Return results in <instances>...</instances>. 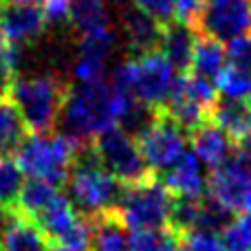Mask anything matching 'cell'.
Segmentation results:
<instances>
[{
    "mask_svg": "<svg viewBox=\"0 0 251 251\" xmlns=\"http://www.w3.org/2000/svg\"><path fill=\"white\" fill-rule=\"evenodd\" d=\"M132 101L134 97L115 84L95 82L69 86L60 117V122H64V134L77 148L88 146L106 130L122 124Z\"/></svg>",
    "mask_w": 251,
    "mask_h": 251,
    "instance_id": "1",
    "label": "cell"
},
{
    "mask_svg": "<svg viewBox=\"0 0 251 251\" xmlns=\"http://www.w3.org/2000/svg\"><path fill=\"white\" fill-rule=\"evenodd\" d=\"M66 187L73 207L88 221L104 212L119 209L126 192L124 183L100 163L93 143L77 150L73 168L66 178Z\"/></svg>",
    "mask_w": 251,
    "mask_h": 251,
    "instance_id": "2",
    "label": "cell"
},
{
    "mask_svg": "<svg viewBox=\"0 0 251 251\" xmlns=\"http://www.w3.org/2000/svg\"><path fill=\"white\" fill-rule=\"evenodd\" d=\"M178 75L181 73H176L163 53L150 51L122 62L113 75V84L150 108H163L176 86Z\"/></svg>",
    "mask_w": 251,
    "mask_h": 251,
    "instance_id": "3",
    "label": "cell"
},
{
    "mask_svg": "<svg viewBox=\"0 0 251 251\" xmlns=\"http://www.w3.org/2000/svg\"><path fill=\"white\" fill-rule=\"evenodd\" d=\"M69 86L71 84L57 75L18 77L11 100L20 110L26 128L33 130V134L55 132Z\"/></svg>",
    "mask_w": 251,
    "mask_h": 251,
    "instance_id": "4",
    "label": "cell"
},
{
    "mask_svg": "<svg viewBox=\"0 0 251 251\" xmlns=\"http://www.w3.org/2000/svg\"><path fill=\"white\" fill-rule=\"evenodd\" d=\"M79 148L62 134H33L22 141L16 150V163L29 178L49 181L53 185L66 183L69 172L73 168L75 154Z\"/></svg>",
    "mask_w": 251,
    "mask_h": 251,
    "instance_id": "5",
    "label": "cell"
},
{
    "mask_svg": "<svg viewBox=\"0 0 251 251\" xmlns=\"http://www.w3.org/2000/svg\"><path fill=\"white\" fill-rule=\"evenodd\" d=\"M174 194L163 185L159 176L152 174L150 178L128 185L124 192L119 214L126 227L130 229H159L170 225Z\"/></svg>",
    "mask_w": 251,
    "mask_h": 251,
    "instance_id": "6",
    "label": "cell"
},
{
    "mask_svg": "<svg viewBox=\"0 0 251 251\" xmlns=\"http://www.w3.org/2000/svg\"><path fill=\"white\" fill-rule=\"evenodd\" d=\"M93 150H95L100 163L115 178H119L126 187L137 185V183L152 176L150 168L143 161L141 148H139L137 139L130 137L119 126H115V128L106 130L104 134H100L93 141Z\"/></svg>",
    "mask_w": 251,
    "mask_h": 251,
    "instance_id": "7",
    "label": "cell"
},
{
    "mask_svg": "<svg viewBox=\"0 0 251 251\" xmlns=\"http://www.w3.org/2000/svg\"><path fill=\"white\" fill-rule=\"evenodd\" d=\"M187 132L176 122H172L163 108H156V117L152 126L137 139L146 165L152 174H163L172 168L187 152Z\"/></svg>",
    "mask_w": 251,
    "mask_h": 251,
    "instance_id": "8",
    "label": "cell"
},
{
    "mask_svg": "<svg viewBox=\"0 0 251 251\" xmlns=\"http://www.w3.org/2000/svg\"><path fill=\"white\" fill-rule=\"evenodd\" d=\"M207 192L216 203L234 212H249L251 209V163L231 154L227 163L212 170L207 181Z\"/></svg>",
    "mask_w": 251,
    "mask_h": 251,
    "instance_id": "9",
    "label": "cell"
},
{
    "mask_svg": "<svg viewBox=\"0 0 251 251\" xmlns=\"http://www.w3.org/2000/svg\"><path fill=\"white\" fill-rule=\"evenodd\" d=\"M196 33L218 42H231L251 33V0H205Z\"/></svg>",
    "mask_w": 251,
    "mask_h": 251,
    "instance_id": "10",
    "label": "cell"
},
{
    "mask_svg": "<svg viewBox=\"0 0 251 251\" xmlns=\"http://www.w3.org/2000/svg\"><path fill=\"white\" fill-rule=\"evenodd\" d=\"M47 29V18L38 4L31 2H0V31L7 44L22 47L35 42Z\"/></svg>",
    "mask_w": 251,
    "mask_h": 251,
    "instance_id": "11",
    "label": "cell"
},
{
    "mask_svg": "<svg viewBox=\"0 0 251 251\" xmlns=\"http://www.w3.org/2000/svg\"><path fill=\"white\" fill-rule=\"evenodd\" d=\"M156 176V174H154ZM163 185L178 199H205L207 192V178L203 174V163L194 152L187 150L172 168H168L163 174H159Z\"/></svg>",
    "mask_w": 251,
    "mask_h": 251,
    "instance_id": "12",
    "label": "cell"
},
{
    "mask_svg": "<svg viewBox=\"0 0 251 251\" xmlns=\"http://www.w3.org/2000/svg\"><path fill=\"white\" fill-rule=\"evenodd\" d=\"M124 35L128 42L130 57H139L150 51H159L163 25H159L154 18H150L132 4L124 11Z\"/></svg>",
    "mask_w": 251,
    "mask_h": 251,
    "instance_id": "13",
    "label": "cell"
},
{
    "mask_svg": "<svg viewBox=\"0 0 251 251\" xmlns=\"http://www.w3.org/2000/svg\"><path fill=\"white\" fill-rule=\"evenodd\" d=\"M192 148H194V154L199 156L201 163L216 170L231 159L236 143L216 124H212L207 119L201 128H196L192 132Z\"/></svg>",
    "mask_w": 251,
    "mask_h": 251,
    "instance_id": "14",
    "label": "cell"
},
{
    "mask_svg": "<svg viewBox=\"0 0 251 251\" xmlns=\"http://www.w3.org/2000/svg\"><path fill=\"white\" fill-rule=\"evenodd\" d=\"M196 40L199 33L194 29L185 25H172L163 26V35H161V44L159 51L165 55V60L176 69V73L185 75L192 69V60H194V49H196Z\"/></svg>",
    "mask_w": 251,
    "mask_h": 251,
    "instance_id": "15",
    "label": "cell"
},
{
    "mask_svg": "<svg viewBox=\"0 0 251 251\" xmlns=\"http://www.w3.org/2000/svg\"><path fill=\"white\" fill-rule=\"evenodd\" d=\"M88 251H132L130 234L119 209L104 212L91 218V243Z\"/></svg>",
    "mask_w": 251,
    "mask_h": 251,
    "instance_id": "16",
    "label": "cell"
},
{
    "mask_svg": "<svg viewBox=\"0 0 251 251\" xmlns=\"http://www.w3.org/2000/svg\"><path fill=\"white\" fill-rule=\"evenodd\" d=\"M209 122L216 124L234 143L251 139V104L245 100H223L209 113Z\"/></svg>",
    "mask_w": 251,
    "mask_h": 251,
    "instance_id": "17",
    "label": "cell"
},
{
    "mask_svg": "<svg viewBox=\"0 0 251 251\" xmlns=\"http://www.w3.org/2000/svg\"><path fill=\"white\" fill-rule=\"evenodd\" d=\"M225 66H227V49L223 47V42L209 38V35H199L190 73L216 82V77L223 73Z\"/></svg>",
    "mask_w": 251,
    "mask_h": 251,
    "instance_id": "18",
    "label": "cell"
},
{
    "mask_svg": "<svg viewBox=\"0 0 251 251\" xmlns=\"http://www.w3.org/2000/svg\"><path fill=\"white\" fill-rule=\"evenodd\" d=\"M29 137L25 119L11 97H0V156H11Z\"/></svg>",
    "mask_w": 251,
    "mask_h": 251,
    "instance_id": "19",
    "label": "cell"
},
{
    "mask_svg": "<svg viewBox=\"0 0 251 251\" xmlns=\"http://www.w3.org/2000/svg\"><path fill=\"white\" fill-rule=\"evenodd\" d=\"M0 245L2 251H51V240L26 216L0 236Z\"/></svg>",
    "mask_w": 251,
    "mask_h": 251,
    "instance_id": "20",
    "label": "cell"
},
{
    "mask_svg": "<svg viewBox=\"0 0 251 251\" xmlns=\"http://www.w3.org/2000/svg\"><path fill=\"white\" fill-rule=\"evenodd\" d=\"M69 22L79 35L95 29L110 26L108 7L106 0H71V18Z\"/></svg>",
    "mask_w": 251,
    "mask_h": 251,
    "instance_id": "21",
    "label": "cell"
},
{
    "mask_svg": "<svg viewBox=\"0 0 251 251\" xmlns=\"http://www.w3.org/2000/svg\"><path fill=\"white\" fill-rule=\"evenodd\" d=\"M57 194H60L57 185H53V183L40 181V178H29V181L22 185L20 199H18V209H20L26 218H33L35 214L42 212Z\"/></svg>",
    "mask_w": 251,
    "mask_h": 251,
    "instance_id": "22",
    "label": "cell"
},
{
    "mask_svg": "<svg viewBox=\"0 0 251 251\" xmlns=\"http://www.w3.org/2000/svg\"><path fill=\"white\" fill-rule=\"evenodd\" d=\"M181 236L172 227L159 229H134L130 234V249L132 251H178Z\"/></svg>",
    "mask_w": 251,
    "mask_h": 251,
    "instance_id": "23",
    "label": "cell"
},
{
    "mask_svg": "<svg viewBox=\"0 0 251 251\" xmlns=\"http://www.w3.org/2000/svg\"><path fill=\"white\" fill-rule=\"evenodd\" d=\"M22 170L11 156H0V207H18L22 192Z\"/></svg>",
    "mask_w": 251,
    "mask_h": 251,
    "instance_id": "24",
    "label": "cell"
},
{
    "mask_svg": "<svg viewBox=\"0 0 251 251\" xmlns=\"http://www.w3.org/2000/svg\"><path fill=\"white\" fill-rule=\"evenodd\" d=\"M221 240L225 251H251V209L231 218L229 225L223 229Z\"/></svg>",
    "mask_w": 251,
    "mask_h": 251,
    "instance_id": "25",
    "label": "cell"
},
{
    "mask_svg": "<svg viewBox=\"0 0 251 251\" xmlns=\"http://www.w3.org/2000/svg\"><path fill=\"white\" fill-rule=\"evenodd\" d=\"M216 88L225 100H245L251 95V75L227 64L216 77Z\"/></svg>",
    "mask_w": 251,
    "mask_h": 251,
    "instance_id": "26",
    "label": "cell"
},
{
    "mask_svg": "<svg viewBox=\"0 0 251 251\" xmlns=\"http://www.w3.org/2000/svg\"><path fill=\"white\" fill-rule=\"evenodd\" d=\"M20 71V47L4 44L0 51V97H11Z\"/></svg>",
    "mask_w": 251,
    "mask_h": 251,
    "instance_id": "27",
    "label": "cell"
},
{
    "mask_svg": "<svg viewBox=\"0 0 251 251\" xmlns=\"http://www.w3.org/2000/svg\"><path fill=\"white\" fill-rule=\"evenodd\" d=\"M225 49H227V64L251 75V33H245L240 38L227 42Z\"/></svg>",
    "mask_w": 251,
    "mask_h": 251,
    "instance_id": "28",
    "label": "cell"
},
{
    "mask_svg": "<svg viewBox=\"0 0 251 251\" xmlns=\"http://www.w3.org/2000/svg\"><path fill=\"white\" fill-rule=\"evenodd\" d=\"M178 251H225L221 236L209 234V231H192L181 236Z\"/></svg>",
    "mask_w": 251,
    "mask_h": 251,
    "instance_id": "29",
    "label": "cell"
},
{
    "mask_svg": "<svg viewBox=\"0 0 251 251\" xmlns=\"http://www.w3.org/2000/svg\"><path fill=\"white\" fill-rule=\"evenodd\" d=\"M205 9V0H174V22L185 25L190 29H199L201 16Z\"/></svg>",
    "mask_w": 251,
    "mask_h": 251,
    "instance_id": "30",
    "label": "cell"
},
{
    "mask_svg": "<svg viewBox=\"0 0 251 251\" xmlns=\"http://www.w3.org/2000/svg\"><path fill=\"white\" fill-rule=\"evenodd\" d=\"M132 4L163 26L174 22V0H132Z\"/></svg>",
    "mask_w": 251,
    "mask_h": 251,
    "instance_id": "31",
    "label": "cell"
},
{
    "mask_svg": "<svg viewBox=\"0 0 251 251\" xmlns=\"http://www.w3.org/2000/svg\"><path fill=\"white\" fill-rule=\"evenodd\" d=\"M38 7L42 9L47 25H60L71 18V0H40Z\"/></svg>",
    "mask_w": 251,
    "mask_h": 251,
    "instance_id": "32",
    "label": "cell"
},
{
    "mask_svg": "<svg viewBox=\"0 0 251 251\" xmlns=\"http://www.w3.org/2000/svg\"><path fill=\"white\" fill-rule=\"evenodd\" d=\"M7 2H31V4H38L40 0H7Z\"/></svg>",
    "mask_w": 251,
    "mask_h": 251,
    "instance_id": "33",
    "label": "cell"
},
{
    "mask_svg": "<svg viewBox=\"0 0 251 251\" xmlns=\"http://www.w3.org/2000/svg\"><path fill=\"white\" fill-rule=\"evenodd\" d=\"M51 251H71V249H64V247H60V245H51Z\"/></svg>",
    "mask_w": 251,
    "mask_h": 251,
    "instance_id": "34",
    "label": "cell"
},
{
    "mask_svg": "<svg viewBox=\"0 0 251 251\" xmlns=\"http://www.w3.org/2000/svg\"><path fill=\"white\" fill-rule=\"evenodd\" d=\"M4 44H7V42H4V38H2V31H0V51H2V49H4Z\"/></svg>",
    "mask_w": 251,
    "mask_h": 251,
    "instance_id": "35",
    "label": "cell"
},
{
    "mask_svg": "<svg viewBox=\"0 0 251 251\" xmlns=\"http://www.w3.org/2000/svg\"><path fill=\"white\" fill-rule=\"evenodd\" d=\"M249 104H251V95H249Z\"/></svg>",
    "mask_w": 251,
    "mask_h": 251,
    "instance_id": "36",
    "label": "cell"
},
{
    "mask_svg": "<svg viewBox=\"0 0 251 251\" xmlns=\"http://www.w3.org/2000/svg\"><path fill=\"white\" fill-rule=\"evenodd\" d=\"M0 251H2V245H0Z\"/></svg>",
    "mask_w": 251,
    "mask_h": 251,
    "instance_id": "37",
    "label": "cell"
}]
</instances>
